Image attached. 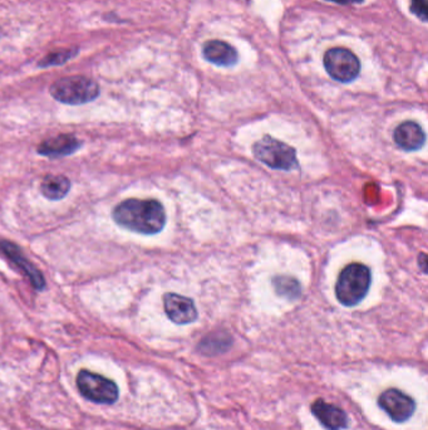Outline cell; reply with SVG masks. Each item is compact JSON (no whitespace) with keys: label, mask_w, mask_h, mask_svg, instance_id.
Returning <instances> with one entry per match:
<instances>
[{"label":"cell","mask_w":428,"mask_h":430,"mask_svg":"<svg viewBox=\"0 0 428 430\" xmlns=\"http://www.w3.org/2000/svg\"><path fill=\"white\" fill-rule=\"evenodd\" d=\"M112 217L117 224L128 231L154 236L166 224V212L154 199H127L116 206Z\"/></svg>","instance_id":"obj_1"},{"label":"cell","mask_w":428,"mask_h":430,"mask_svg":"<svg viewBox=\"0 0 428 430\" xmlns=\"http://www.w3.org/2000/svg\"><path fill=\"white\" fill-rule=\"evenodd\" d=\"M371 270L362 263H351L340 272L335 286L338 301L353 307L365 298L371 287Z\"/></svg>","instance_id":"obj_2"},{"label":"cell","mask_w":428,"mask_h":430,"mask_svg":"<svg viewBox=\"0 0 428 430\" xmlns=\"http://www.w3.org/2000/svg\"><path fill=\"white\" fill-rule=\"evenodd\" d=\"M100 86L92 78L70 76L61 78L51 86V95L58 102L84 105L100 96Z\"/></svg>","instance_id":"obj_3"},{"label":"cell","mask_w":428,"mask_h":430,"mask_svg":"<svg viewBox=\"0 0 428 430\" xmlns=\"http://www.w3.org/2000/svg\"><path fill=\"white\" fill-rule=\"evenodd\" d=\"M253 153L257 160L276 170L289 171L299 165L295 148L271 136H264L260 141L255 142Z\"/></svg>","instance_id":"obj_4"},{"label":"cell","mask_w":428,"mask_h":430,"mask_svg":"<svg viewBox=\"0 0 428 430\" xmlns=\"http://www.w3.org/2000/svg\"><path fill=\"white\" fill-rule=\"evenodd\" d=\"M77 386L84 398L98 404H113L120 397L115 381L88 370L79 371Z\"/></svg>","instance_id":"obj_5"},{"label":"cell","mask_w":428,"mask_h":430,"mask_svg":"<svg viewBox=\"0 0 428 430\" xmlns=\"http://www.w3.org/2000/svg\"><path fill=\"white\" fill-rule=\"evenodd\" d=\"M326 73L340 84H349L358 77L360 62L358 57L345 48H332L324 54Z\"/></svg>","instance_id":"obj_6"},{"label":"cell","mask_w":428,"mask_h":430,"mask_svg":"<svg viewBox=\"0 0 428 430\" xmlns=\"http://www.w3.org/2000/svg\"><path fill=\"white\" fill-rule=\"evenodd\" d=\"M378 405L396 423L407 422L415 411L413 398L398 389H388L382 392L378 398Z\"/></svg>","instance_id":"obj_7"},{"label":"cell","mask_w":428,"mask_h":430,"mask_svg":"<svg viewBox=\"0 0 428 430\" xmlns=\"http://www.w3.org/2000/svg\"><path fill=\"white\" fill-rule=\"evenodd\" d=\"M164 305L167 317L177 325H187L198 320V309L191 298L167 293L164 297Z\"/></svg>","instance_id":"obj_8"},{"label":"cell","mask_w":428,"mask_h":430,"mask_svg":"<svg viewBox=\"0 0 428 430\" xmlns=\"http://www.w3.org/2000/svg\"><path fill=\"white\" fill-rule=\"evenodd\" d=\"M312 413L319 423L328 430H343L348 427V417L337 405L317 399L312 404Z\"/></svg>","instance_id":"obj_9"},{"label":"cell","mask_w":428,"mask_h":430,"mask_svg":"<svg viewBox=\"0 0 428 430\" xmlns=\"http://www.w3.org/2000/svg\"><path fill=\"white\" fill-rule=\"evenodd\" d=\"M203 54L207 62L219 67H232L237 65V49L224 40L214 39L206 42Z\"/></svg>","instance_id":"obj_10"},{"label":"cell","mask_w":428,"mask_h":430,"mask_svg":"<svg viewBox=\"0 0 428 430\" xmlns=\"http://www.w3.org/2000/svg\"><path fill=\"white\" fill-rule=\"evenodd\" d=\"M395 141L404 151H415L426 142V134L415 121H406L395 130Z\"/></svg>","instance_id":"obj_11"},{"label":"cell","mask_w":428,"mask_h":430,"mask_svg":"<svg viewBox=\"0 0 428 430\" xmlns=\"http://www.w3.org/2000/svg\"><path fill=\"white\" fill-rule=\"evenodd\" d=\"M82 146L81 141L72 135H58L49 137L38 146V154L48 158H62L74 154Z\"/></svg>","instance_id":"obj_12"},{"label":"cell","mask_w":428,"mask_h":430,"mask_svg":"<svg viewBox=\"0 0 428 430\" xmlns=\"http://www.w3.org/2000/svg\"><path fill=\"white\" fill-rule=\"evenodd\" d=\"M0 248L7 254L8 257L13 261L14 263L19 266L26 276L29 277V279H31L34 289H38V291L45 289V277L22 254V252H20L19 248L15 244L3 240V242H0Z\"/></svg>","instance_id":"obj_13"},{"label":"cell","mask_w":428,"mask_h":430,"mask_svg":"<svg viewBox=\"0 0 428 430\" xmlns=\"http://www.w3.org/2000/svg\"><path fill=\"white\" fill-rule=\"evenodd\" d=\"M70 190V179L64 175H47L40 185V192L49 200L63 199Z\"/></svg>","instance_id":"obj_14"},{"label":"cell","mask_w":428,"mask_h":430,"mask_svg":"<svg viewBox=\"0 0 428 430\" xmlns=\"http://www.w3.org/2000/svg\"><path fill=\"white\" fill-rule=\"evenodd\" d=\"M79 49L78 48H70V49H62V51L53 52L49 53L48 56H45L38 63V67L47 68L51 66L64 65L65 62H68L70 59L76 57Z\"/></svg>","instance_id":"obj_15"},{"label":"cell","mask_w":428,"mask_h":430,"mask_svg":"<svg viewBox=\"0 0 428 430\" xmlns=\"http://www.w3.org/2000/svg\"><path fill=\"white\" fill-rule=\"evenodd\" d=\"M274 287L279 295L296 297L301 293L299 283L289 277H278L274 279Z\"/></svg>","instance_id":"obj_16"},{"label":"cell","mask_w":428,"mask_h":430,"mask_svg":"<svg viewBox=\"0 0 428 430\" xmlns=\"http://www.w3.org/2000/svg\"><path fill=\"white\" fill-rule=\"evenodd\" d=\"M411 12L415 14V17H418L422 22H427V0H412V3H411Z\"/></svg>","instance_id":"obj_17"},{"label":"cell","mask_w":428,"mask_h":430,"mask_svg":"<svg viewBox=\"0 0 428 430\" xmlns=\"http://www.w3.org/2000/svg\"><path fill=\"white\" fill-rule=\"evenodd\" d=\"M326 1H332V3L340 4V6H349V4H359V3H363L365 0H326Z\"/></svg>","instance_id":"obj_18"}]
</instances>
